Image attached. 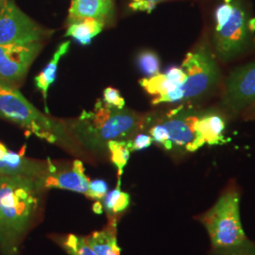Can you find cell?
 <instances>
[{"instance_id": "484cf974", "label": "cell", "mask_w": 255, "mask_h": 255, "mask_svg": "<svg viewBox=\"0 0 255 255\" xmlns=\"http://www.w3.org/2000/svg\"><path fill=\"white\" fill-rule=\"evenodd\" d=\"M128 146L131 152L143 150L151 146L153 140L152 137L146 133H137L134 136L128 139Z\"/></svg>"}, {"instance_id": "603a6c76", "label": "cell", "mask_w": 255, "mask_h": 255, "mask_svg": "<svg viewBox=\"0 0 255 255\" xmlns=\"http://www.w3.org/2000/svg\"><path fill=\"white\" fill-rule=\"evenodd\" d=\"M19 242L10 234L0 212V251L3 255H19Z\"/></svg>"}, {"instance_id": "ac0fdd59", "label": "cell", "mask_w": 255, "mask_h": 255, "mask_svg": "<svg viewBox=\"0 0 255 255\" xmlns=\"http://www.w3.org/2000/svg\"><path fill=\"white\" fill-rule=\"evenodd\" d=\"M104 27V23L95 19L87 18L69 23L65 37H72L82 46L91 44L92 40L98 36Z\"/></svg>"}, {"instance_id": "4dcf8cb0", "label": "cell", "mask_w": 255, "mask_h": 255, "mask_svg": "<svg viewBox=\"0 0 255 255\" xmlns=\"http://www.w3.org/2000/svg\"><path fill=\"white\" fill-rule=\"evenodd\" d=\"M249 28L252 33L255 31V18L249 19Z\"/></svg>"}, {"instance_id": "d6a6232c", "label": "cell", "mask_w": 255, "mask_h": 255, "mask_svg": "<svg viewBox=\"0 0 255 255\" xmlns=\"http://www.w3.org/2000/svg\"><path fill=\"white\" fill-rule=\"evenodd\" d=\"M5 1H6V0H0V5H1V4H2V3H4V2H5Z\"/></svg>"}, {"instance_id": "5b68a950", "label": "cell", "mask_w": 255, "mask_h": 255, "mask_svg": "<svg viewBox=\"0 0 255 255\" xmlns=\"http://www.w3.org/2000/svg\"><path fill=\"white\" fill-rule=\"evenodd\" d=\"M200 114L182 104L158 119L146 117V127L153 142L165 150L195 152L205 145L197 127Z\"/></svg>"}, {"instance_id": "e0dca14e", "label": "cell", "mask_w": 255, "mask_h": 255, "mask_svg": "<svg viewBox=\"0 0 255 255\" xmlns=\"http://www.w3.org/2000/svg\"><path fill=\"white\" fill-rule=\"evenodd\" d=\"M69 47H70V41L63 42L61 45H59L51 60L48 62V64H46V67L34 78L37 89L42 93L46 114L49 113L47 108V92L56 80V74H57L61 58L64 57V55L68 52Z\"/></svg>"}, {"instance_id": "8992f818", "label": "cell", "mask_w": 255, "mask_h": 255, "mask_svg": "<svg viewBox=\"0 0 255 255\" xmlns=\"http://www.w3.org/2000/svg\"><path fill=\"white\" fill-rule=\"evenodd\" d=\"M200 219L214 249L239 246L248 239L240 219V195L234 188L223 193Z\"/></svg>"}, {"instance_id": "30bf717a", "label": "cell", "mask_w": 255, "mask_h": 255, "mask_svg": "<svg viewBox=\"0 0 255 255\" xmlns=\"http://www.w3.org/2000/svg\"><path fill=\"white\" fill-rule=\"evenodd\" d=\"M42 43L0 45V81L16 84L27 75L42 49Z\"/></svg>"}, {"instance_id": "7c38bea8", "label": "cell", "mask_w": 255, "mask_h": 255, "mask_svg": "<svg viewBox=\"0 0 255 255\" xmlns=\"http://www.w3.org/2000/svg\"><path fill=\"white\" fill-rule=\"evenodd\" d=\"M43 190L57 188L86 195L90 185V179L85 174L82 161L75 160L70 169L60 170L57 165L49 172L37 179Z\"/></svg>"}, {"instance_id": "1f68e13d", "label": "cell", "mask_w": 255, "mask_h": 255, "mask_svg": "<svg viewBox=\"0 0 255 255\" xmlns=\"http://www.w3.org/2000/svg\"><path fill=\"white\" fill-rule=\"evenodd\" d=\"M224 2H226V3H230V2H232L233 0H223Z\"/></svg>"}, {"instance_id": "ffe728a7", "label": "cell", "mask_w": 255, "mask_h": 255, "mask_svg": "<svg viewBox=\"0 0 255 255\" xmlns=\"http://www.w3.org/2000/svg\"><path fill=\"white\" fill-rule=\"evenodd\" d=\"M107 149L110 152L111 162L117 167L119 178H121L131 153L127 140L110 141L107 143Z\"/></svg>"}, {"instance_id": "cb8c5ba5", "label": "cell", "mask_w": 255, "mask_h": 255, "mask_svg": "<svg viewBox=\"0 0 255 255\" xmlns=\"http://www.w3.org/2000/svg\"><path fill=\"white\" fill-rule=\"evenodd\" d=\"M212 255H255V245L247 239L239 246L229 249H214Z\"/></svg>"}, {"instance_id": "44dd1931", "label": "cell", "mask_w": 255, "mask_h": 255, "mask_svg": "<svg viewBox=\"0 0 255 255\" xmlns=\"http://www.w3.org/2000/svg\"><path fill=\"white\" fill-rule=\"evenodd\" d=\"M59 243L69 255H97L85 237L70 234L59 239Z\"/></svg>"}, {"instance_id": "83f0119b", "label": "cell", "mask_w": 255, "mask_h": 255, "mask_svg": "<svg viewBox=\"0 0 255 255\" xmlns=\"http://www.w3.org/2000/svg\"><path fill=\"white\" fill-rule=\"evenodd\" d=\"M164 0H131L128 4L129 9L133 11H146L151 12L156 8V6Z\"/></svg>"}, {"instance_id": "9a60e30c", "label": "cell", "mask_w": 255, "mask_h": 255, "mask_svg": "<svg viewBox=\"0 0 255 255\" xmlns=\"http://www.w3.org/2000/svg\"><path fill=\"white\" fill-rule=\"evenodd\" d=\"M197 127L205 144L216 146L225 143L226 119L220 111L209 109L201 112Z\"/></svg>"}, {"instance_id": "7a4b0ae2", "label": "cell", "mask_w": 255, "mask_h": 255, "mask_svg": "<svg viewBox=\"0 0 255 255\" xmlns=\"http://www.w3.org/2000/svg\"><path fill=\"white\" fill-rule=\"evenodd\" d=\"M181 67L186 74L184 82L173 91L156 97L152 105L202 100L214 91L221 81L217 57L206 41L200 42L186 54Z\"/></svg>"}, {"instance_id": "f1b7e54d", "label": "cell", "mask_w": 255, "mask_h": 255, "mask_svg": "<svg viewBox=\"0 0 255 255\" xmlns=\"http://www.w3.org/2000/svg\"><path fill=\"white\" fill-rule=\"evenodd\" d=\"M242 117L246 120H255V103L242 114Z\"/></svg>"}, {"instance_id": "d6986e66", "label": "cell", "mask_w": 255, "mask_h": 255, "mask_svg": "<svg viewBox=\"0 0 255 255\" xmlns=\"http://www.w3.org/2000/svg\"><path fill=\"white\" fill-rule=\"evenodd\" d=\"M101 201L103 210H105L109 219H115L120 213L125 212L128 208L130 204V196L127 192L121 190L120 178H119L117 187L114 190L107 192Z\"/></svg>"}, {"instance_id": "ba28073f", "label": "cell", "mask_w": 255, "mask_h": 255, "mask_svg": "<svg viewBox=\"0 0 255 255\" xmlns=\"http://www.w3.org/2000/svg\"><path fill=\"white\" fill-rule=\"evenodd\" d=\"M48 31L19 9L14 0L0 5V45H27L42 42Z\"/></svg>"}, {"instance_id": "8fae6325", "label": "cell", "mask_w": 255, "mask_h": 255, "mask_svg": "<svg viewBox=\"0 0 255 255\" xmlns=\"http://www.w3.org/2000/svg\"><path fill=\"white\" fill-rule=\"evenodd\" d=\"M56 164L50 159L38 161L26 157L24 153L9 150L4 144L0 143V175L26 176L39 179L52 170Z\"/></svg>"}, {"instance_id": "5bb4252c", "label": "cell", "mask_w": 255, "mask_h": 255, "mask_svg": "<svg viewBox=\"0 0 255 255\" xmlns=\"http://www.w3.org/2000/svg\"><path fill=\"white\" fill-rule=\"evenodd\" d=\"M185 78L186 74L182 67L172 66L164 73L140 80L139 84L148 95L161 97L179 87Z\"/></svg>"}, {"instance_id": "9c48e42d", "label": "cell", "mask_w": 255, "mask_h": 255, "mask_svg": "<svg viewBox=\"0 0 255 255\" xmlns=\"http://www.w3.org/2000/svg\"><path fill=\"white\" fill-rule=\"evenodd\" d=\"M255 103V61L239 66L226 78L221 105L225 112L237 117Z\"/></svg>"}, {"instance_id": "3957f363", "label": "cell", "mask_w": 255, "mask_h": 255, "mask_svg": "<svg viewBox=\"0 0 255 255\" xmlns=\"http://www.w3.org/2000/svg\"><path fill=\"white\" fill-rule=\"evenodd\" d=\"M0 119L17 124L49 143L71 145V139L64 124L42 114L14 84L3 81H0Z\"/></svg>"}, {"instance_id": "277c9868", "label": "cell", "mask_w": 255, "mask_h": 255, "mask_svg": "<svg viewBox=\"0 0 255 255\" xmlns=\"http://www.w3.org/2000/svg\"><path fill=\"white\" fill-rule=\"evenodd\" d=\"M43 191L37 179L0 175V212L18 242L31 224Z\"/></svg>"}, {"instance_id": "6da1fadb", "label": "cell", "mask_w": 255, "mask_h": 255, "mask_svg": "<svg viewBox=\"0 0 255 255\" xmlns=\"http://www.w3.org/2000/svg\"><path fill=\"white\" fill-rule=\"evenodd\" d=\"M146 117L128 109H118L99 100L92 111H83L71 125L80 144L93 151L107 149L113 140H128L145 129Z\"/></svg>"}, {"instance_id": "f546056e", "label": "cell", "mask_w": 255, "mask_h": 255, "mask_svg": "<svg viewBox=\"0 0 255 255\" xmlns=\"http://www.w3.org/2000/svg\"><path fill=\"white\" fill-rule=\"evenodd\" d=\"M93 210L97 214H101L103 212V206H102V203H101V201L95 202V204L93 205Z\"/></svg>"}, {"instance_id": "7402d4cb", "label": "cell", "mask_w": 255, "mask_h": 255, "mask_svg": "<svg viewBox=\"0 0 255 255\" xmlns=\"http://www.w3.org/2000/svg\"><path fill=\"white\" fill-rule=\"evenodd\" d=\"M136 64L140 72L144 74L146 78L160 73V58L152 50H142L137 56Z\"/></svg>"}, {"instance_id": "52a82bcc", "label": "cell", "mask_w": 255, "mask_h": 255, "mask_svg": "<svg viewBox=\"0 0 255 255\" xmlns=\"http://www.w3.org/2000/svg\"><path fill=\"white\" fill-rule=\"evenodd\" d=\"M234 10L230 18L214 28L213 48L219 61L228 63L244 54L252 44L247 11L240 0H233Z\"/></svg>"}, {"instance_id": "2e32d148", "label": "cell", "mask_w": 255, "mask_h": 255, "mask_svg": "<svg viewBox=\"0 0 255 255\" xmlns=\"http://www.w3.org/2000/svg\"><path fill=\"white\" fill-rule=\"evenodd\" d=\"M117 220L111 219L109 224L101 231L94 232L86 238L88 245L97 255H121L118 242Z\"/></svg>"}, {"instance_id": "d4e9b609", "label": "cell", "mask_w": 255, "mask_h": 255, "mask_svg": "<svg viewBox=\"0 0 255 255\" xmlns=\"http://www.w3.org/2000/svg\"><path fill=\"white\" fill-rule=\"evenodd\" d=\"M108 192V184L103 180H95L90 182L86 197L96 201H101Z\"/></svg>"}, {"instance_id": "4fadbf2b", "label": "cell", "mask_w": 255, "mask_h": 255, "mask_svg": "<svg viewBox=\"0 0 255 255\" xmlns=\"http://www.w3.org/2000/svg\"><path fill=\"white\" fill-rule=\"evenodd\" d=\"M113 14V0H72L68 14V23L92 18L105 24Z\"/></svg>"}, {"instance_id": "4316f807", "label": "cell", "mask_w": 255, "mask_h": 255, "mask_svg": "<svg viewBox=\"0 0 255 255\" xmlns=\"http://www.w3.org/2000/svg\"><path fill=\"white\" fill-rule=\"evenodd\" d=\"M103 101L112 107L118 109L125 108V100L121 97L120 92L113 87H107L103 92Z\"/></svg>"}]
</instances>
